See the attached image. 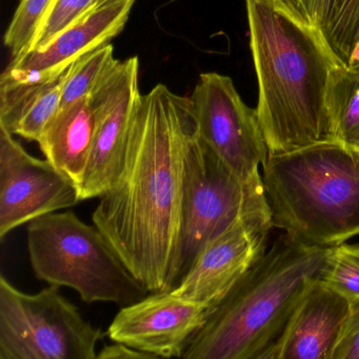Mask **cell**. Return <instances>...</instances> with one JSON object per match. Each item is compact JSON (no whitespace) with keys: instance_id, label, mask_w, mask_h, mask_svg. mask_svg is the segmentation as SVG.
Segmentation results:
<instances>
[{"instance_id":"6da1fadb","label":"cell","mask_w":359,"mask_h":359,"mask_svg":"<svg viewBox=\"0 0 359 359\" xmlns=\"http://www.w3.org/2000/svg\"><path fill=\"white\" fill-rule=\"evenodd\" d=\"M197 135L191 98L154 86L141 97L122 175L93 212L94 225L149 293L176 287L185 155Z\"/></svg>"},{"instance_id":"7a4b0ae2","label":"cell","mask_w":359,"mask_h":359,"mask_svg":"<svg viewBox=\"0 0 359 359\" xmlns=\"http://www.w3.org/2000/svg\"><path fill=\"white\" fill-rule=\"evenodd\" d=\"M246 8L256 111L270 155L332 140L327 86L332 69L346 63L322 29L282 0H246Z\"/></svg>"},{"instance_id":"3957f363","label":"cell","mask_w":359,"mask_h":359,"mask_svg":"<svg viewBox=\"0 0 359 359\" xmlns=\"http://www.w3.org/2000/svg\"><path fill=\"white\" fill-rule=\"evenodd\" d=\"M330 248L284 233L213 310L183 359H252L275 343L308 287L320 280Z\"/></svg>"},{"instance_id":"277c9868","label":"cell","mask_w":359,"mask_h":359,"mask_svg":"<svg viewBox=\"0 0 359 359\" xmlns=\"http://www.w3.org/2000/svg\"><path fill=\"white\" fill-rule=\"evenodd\" d=\"M263 182L274 228L332 248L359 236V151L335 140L268 155Z\"/></svg>"},{"instance_id":"5b68a950","label":"cell","mask_w":359,"mask_h":359,"mask_svg":"<svg viewBox=\"0 0 359 359\" xmlns=\"http://www.w3.org/2000/svg\"><path fill=\"white\" fill-rule=\"evenodd\" d=\"M27 250L38 280L69 287L86 303L126 307L149 293L98 228L84 223L73 211L50 213L29 223Z\"/></svg>"},{"instance_id":"8992f818","label":"cell","mask_w":359,"mask_h":359,"mask_svg":"<svg viewBox=\"0 0 359 359\" xmlns=\"http://www.w3.org/2000/svg\"><path fill=\"white\" fill-rule=\"evenodd\" d=\"M261 217H271L263 179L236 176L197 135L185 155L176 287L209 243L242 219Z\"/></svg>"},{"instance_id":"52a82bcc","label":"cell","mask_w":359,"mask_h":359,"mask_svg":"<svg viewBox=\"0 0 359 359\" xmlns=\"http://www.w3.org/2000/svg\"><path fill=\"white\" fill-rule=\"evenodd\" d=\"M103 337L59 287L29 294L0 278V359H95Z\"/></svg>"},{"instance_id":"ba28073f","label":"cell","mask_w":359,"mask_h":359,"mask_svg":"<svg viewBox=\"0 0 359 359\" xmlns=\"http://www.w3.org/2000/svg\"><path fill=\"white\" fill-rule=\"evenodd\" d=\"M138 69L137 57L116 60L91 93L94 140L78 187L80 201L100 198L122 175L143 97L139 92Z\"/></svg>"},{"instance_id":"9c48e42d","label":"cell","mask_w":359,"mask_h":359,"mask_svg":"<svg viewBox=\"0 0 359 359\" xmlns=\"http://www.w3.org/2000/svg\"><path fill=\"white\" fill-rule=\"evenodd\" d=\"M198 136L246 182L263 179L269 151L256 109L238 94L233 80L218 73L200 76L193 94Z\"/></svg>"},{"instance_id":"30bf717a","label":"cell","mask_w":359,"mask_h":359,"mask_svg":"<svg viewBox=\"0 0 359 359\" xmlns=\"http://www.w3.org/2000/svg\"><path fill=\"white\" fill-rule=\"evenodd\" d=\"M81 202L77 185L48 160L32 157L0 128V238L15 228Z\"/></svg>"},{"instance_id":"8fae6325","label":"cell","mask_w":359,"mask_h":359,"mask_svg":"<svg viewBox=\"0 0 359 359\" xmlns=\"http://www.w3.org/2000/svg\"><path fill=\"white\" fill-rule=\"evenodd\" d=\"M273 228L271 217L234 224L207 245L171 292L213 312L267 252Z\"/></svg>"},{"instance_id":"7c38bea8","label":"cell","mask_w":359,"mask_h":359,"mask_svg":"<svg viewBox=\"0 0 359 359\" xmlns=\"http://www.w3.org/2000/svg\"><path fill=\"white\" fill-rule=\"evenodd\" d=\"M211 313L208 308L172 292L151 293L122 307L107 335L114 343L160 358H183Z\"/></svg>"},{"instance_id":"4fadbf2b","label":"cell","mask_w":359,"mask_h":359,"mask_svg":"<svg viewBox=\"0 0 359 359\" xmlns=\"http://www.w3.org/2000/svg\"><path fill=\"white\" fill-rule=\"evenodd\" d=\"M135 0L100 4L63 29L48 46L12 60L2 77H31L69 67L80 57L109 44L124 29Z\"/></svg>"},{"instance_id":"5bb4252c","label":"cell","mask_w":359,"mask_h":359,"mask_svg":"<svg viewBox=\"0 0 359 359\" xmlns=\"http://www.w3.org/2000/svg\"><path fill=\"white\" fill-rule=\"evenodd\" d=\"M350 303L322 280L312 283L280 337L278 359H333Z\"/></svg>"},{"instance_id":"9a60e30c","label":"cell","mask_w":359,"mask_h":359,"mask_svg":"<svg viewBox=\"0 0 359 359\" xmlns=\"http://www.w3.org/2000/svg\"><path fill=\"white\" fill-rule=\"evenodd\" d=\"M72 65L19 79L1 76L0 128L37 142L60 111L63 86Z\"/></svg>"},{"instance_id":"2e32d148","label":"cell","mask_w":359,"mask_h":359,"mask_svg":"<svg viewBox=\"0 0 359 359\" xmlns=\"http://www.w3.org/2000/svg\"><path fill=\"white\" fill-rule=\"evenodd\" d=\"M94 132V111L88 96L60 109L37 143L46 160L79 187L90 159Z\"/></svg>"},{"instance_id":"e0dca14e","label":"cell","mask_w":359,"mask_h":359,"mask_svg":"<svg viewBox=\"0 0 359 359\" xmlns=\"http://www.w3.org/2000/svg\"><path fill=\"white\" fill-rule=\"evenodd\" d=\"M326 107L331 138L359 151V67L339 65L329 76Z\"/></svg>"},{"instance_id":"ac0fdd59","label":"cell","mask_w":359,"mask_h":359,"mask_svg":"<svg viewBox=\"0 0 359 359\" xmlns=\"http://www.w3.org/2000/svg\"><path fill=\"white\" fill-rule=\"evenodd\" d=\"M116 60L113 46L109 43L73 62L63 86L60 109H65L79 99L90 96L95 86Z\"/></svg>"},{"instance_id":"d6986e66","label":"cell","mask_w":359,"mask_h":359,"mask_svg":"<svg viewBox=\"0 0 359 359\" xmlns=\"http://www.w3.org/2000/svg\"><path fill=\"white\" fill-rule=\"evenodd\" d=\"M53 2L54 0H20L4 38L12 60H18L31 52L36 35Z\"/></svg>"},{"instance_id":"ffe728a7","label":"cell","mask_w":359,"mask_h":359,"mask_svg":"<svg viewBox=\"0 0 359 359\" xmlns=\"http://www.w3.org/2000/svg\"><path fill=\"white\" fill-rule=\"evenodd\" d=\"M320 280L350 301L359 299V243L330 248Z\"/></svg>"},{"instance_id":"44dd1931","label":"cell","mask_w":359,"mask_h":359,"mask_svg":"<svg viewBox=\"0 0 359 359\" xmlns=\"http://www.w3.org/2000/svg\"><path fill=\"white\" fill-rule=\"evenodd\" d=\"M98 2L99 0H54L36 35L31 50L48 46L63 29L98 6Z\"/></svg>"},{"instance_id":"7402d4cb","label":"cell","mask_w":359,"mask_h":359,"mask_svg":"<svg viewBox=\"0 0 359 359\" xmlns=\"http://www.w3.org/2000/svg\"><path fill=\"white\" fill-rule=\"evenodd\" d=\"M359 25V0H339L325 35L339 58L347 62Z\"/></svg>"},{"instance_id":"603a6c76","label":"cell","mask_w":359,"mask_h":359,"mask_svg":"<svg viewBox=\"0 0 359 359\" xmlns=\"http://www.w3.org/2000/svg\"><path fill=\"white\" fill-rule=\"evenodd\" d=\"M295 14L326 32L339 0H282Z\"/></svg>"},{"instance_id":"cb8c5ba5","label":"cell","mask_w":359,"mask_h":359,"mask_svg":"<svg viewBox=\"0 0 359 359\" xmlns=\"http://www.w3.org/2000/svg\"><path fill=\"white\" fill-rule=\"evenodd\" d=\"M333 359H359V299L350 303Z\"/></svg>"},{"instance_id":"d4e9b609","label":"cell","mask_w":359,"mask_h":359,"mask_svg":"<svg viewBox=\"0 0 359 359\" xmlns=\"http://www.w3.org/2000/svg\"><path fill=\"white\" fill-rule=\"evenodd\" d=\"M95 359H160L158 356L131 349L122 344L105 346Z\"/></svg>"},{"instance_id":"484cf974","label":"cell","mask_w":359,"mask_h":359,"mask_svg":"<svg viewBox=\"0 0 359 359\" xmlns=\"http://www.w3.org/2000/svg\"><path fill=\"white\" fill-rule=\"evenodd\" d=\"M346 65L348 67H359V25L358 32H356L355 37L352 42L351 50H350L349 58H348Z\"/></svg>"},{"instance_id":"4316f807","label":"cell","mask_w":359,"mask_h":359,"mask_svg":"<svg viewBox=\"0 0 359 359\" xmlns=\"http://www.w3.org/2000/svg\"><path fill=\"white\" fill-rule=\"evenodd\" d=\"M280 339L252 359H278V350H280Z\"/></svg>"},{"instance_id":"83f0119b","label":"cell","mask_w":359,"mask_h":359,"mask_svg":"<svg viewBox=\"0 0 359 359\" xmlns=\"http://www.w3.org/2000/svg\"><path fill=\"white\" fill-rule=\"evenodd\" d=\"M109 1H113V0H99L98 6H100V4H107V2H109Z\"/></svg>"}]
</instances>
